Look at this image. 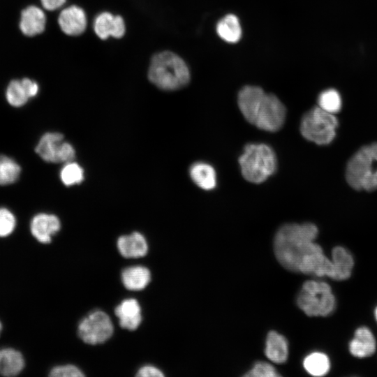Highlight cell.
<instances>
[{"instance_id": "cell-30", "label": "cell", "mask_w": 377, "mask_h": 377, "mask_svg": "<svg viewBox=\"0 0 377 377\" xmlns=\"http://www.w3.org/2000/svg\"><path fill=\"white\" fill-rule=\"evenodd\" d=\"M244 376L278 377L280 376V375L272 364L265 362H258L251 370L244 375Z\"/></svg>"}, {"instance_id": "cell-29", "label": "cell", "mask_w": 377, "mask_h": 377, "mask_svg": "<svg viewBox=\"0 0 377 377\" xmlns=\"http://www.w3.org/2000/svg\"><path fill=\"white\" fill-rule=\"evenodd\" d=\"M16 226V219L8 209L0 207V237L10 235Z\"/></svg>"}, {"instance_id": "cell-2", "label": "cell", "mask_w": 377, "mask_h": 377, "mask_svg": "<svg viewBox=\"0 0 377 377\" xmlns=\"http://www.w3.org/2000/svg\"><path fill=\"white\" fill-rule=\"evenodd\" d=\"M237 103L245 119L260 129L277 131L285 121L286 110L283 103L260 87H243L238 93Z\"/></svg>"}, {"instance_id": "cell-4", "label": "cell", "mask_w": 377, "mask_h": 377, "mask_svg": "<svg viewBox=\"0 0 377 377\" xmlns=\"http://www.w3.org/2000/svg\"><path fill=\"white\" fill-rule=\"evenodd\" d=\"M346 177L354 189H377V142L365 145L353 154L347 164Z\"/></svg>"}, {"instance_id": "cell-25", "label": "cell", "mask_w": 377, "mask_h": 377, "mask_svg": "<svg viewBox=\"0 0 377 377\" xmlns=\"http://www.w3.org/2000/svg\"><path fill=\"white\" fill-rule=\"evenodd\" d=\"M21 168L13 158L0 155V186L15 183L20 177Z\"/></svg>"}, {"instance_id": "cell-36", "label": "cell", "mask_w": 377, "mask_h": 377, "mask_svg": "<svg viewBox=\"0 0 377 377\" xmlns=\"http://www.w3.org/2000/svg\"><path fill=\"white\" fill-rule=\"evenodd\" d=\"M1 330H2V324L0 322V334L1 332Z\"/></svg>"}, {"instance_id": "cell-28", "label": "cell", "mask_w": 377, "mask_h": 377, "mask_svg": "<svg viewBox=\"0 0 377 377\" xmlns=\"http://www.w3.org/2000/svg\"><path fill=\"white\" fill-rule=\"evenodd\" d=\"M318 101L321 109L333 114L338 112L341 107L340 95L332 89L323 91L320 94Z\"/></svg>"}, {"instance_id": "cell-17", "label": "cell", "mask_w": 377, "mask_h": 377, "mask_svg": "<svg viewBox=\"0 0 377 377\" xmlns=\"http://www.w3.org/2000/svg\"><path fill=\"white\" fill-rule=\"evenodd\" d=\"M376 349V341L372 332L367 327L357 328L349 343L351 355L358 358L367 357L371 356Z\"/></svg>"}, {"instance_id": "cell-27", "label": "cell", "mask_w": 377, "mask_h": 377, "mask_svg": "<svg viewBox=\"0 0 377 377\" xmlns=\"http://www.w3.org/2000/svg\"><path fill=\"white\" fill-rule=\"evenodd\" d=\"M60 179L66 186L80 184L84 179V170L73 161L65 163L60 171Z\"/></svg>"}, {"instance_id": "cell-5", "label": "cell", "mask_w": 377, "mask_h": 377, "mask_svg": "<svg viewBox=\"0 0 377 377\" xmlns=\"http://www.w3.org/2000/svg\"><path fill=\"white\" fill-rule=\"evenodd\" d=\"M239 163L245 179L260 184L275 172L276 157L273 149L265 144H248L239 158Z\"/></svg>"}, {"instance_id": "cell-22", "label": "cell", "mask_w": 377, "mask_h": 377, "mask_svg": "<svg viewBox=\"0 0 377 377\" xmlns=\"http://www.w3.org/2000/svg\"><path fill=\"white\" fill-rule=\"evenodd\" d=\"M332 261L334 266L332 279L343 281L348 279L354 266L351 253L342 246H336L332 251Z\"/></svg>"}, {"instance_id": "cell-16", "label": "cell", "mask_w": 377, "mask_h": 377, "mask_svg": "<svg viewBox=\"0 0 377 377\" xmlns=\"http://www.w3.org/2000/svg\"><path fill=\"white\" fill-rule=\"evenodd\" d=\"M46 26V16L43 10L36 6H29L21 13L20 28L27 36H34L44 31Z\"/></svg>"}, {"instance_id": "cell-23", "label": "cell", "mask_w": 377, "mask_h": 377, "mask_svg": "<svg viewBox=\"0 0 377 377\" xmlns=\"http://www.w3.org/2000/svg\"><path fill=\"white\" fill-rule=\"evenodd\" d=\"M191 178L200 188L212 190L216 185V175L214 168L205 163H193L189 170Z\"/></svg>"}, {"instance_id": "cell-26", "label": "cell", "mask_w": 377, "mask_h": 377, "mask_svg": "<svg viewBox=\"0 0 377 377\" xmlns=\"http://www.w3.org/2000/svg\"><path fill=\"white\" fill-rule=\"evenodd\" d=\"M6 98L8 103L15 108L25 105L30 98L22 80H12L6 91Z\"/></svg>"}, {"instance_id": "cell-12", "label": "cell", "mask_w": 377, "mask_h": 377, "mask_svg": "<svg viewBox=\"0 0 377 377\" xmlns=\"http://www.w3.org/2000/svg\"><path fill=\"white\" fill-rule=\"evenodd\" d=\"M60 228L59 219L54 214L47 213L36 214L30 223V230L32 235L43 244L50 243L52 236L59 231Z\"/></svg>"}, {"instance_id": "cell-7", "label": "cell", "mask_w": 377, "mask_h": 377, "mask_svg": "<svg viewBox=\"0 0 377 377\" xmlns=\"http://www.w3.org/2000/svg\"><path fill=\"white\" fill-rule=\"evenodd\" d=\"M337 119L320 107H315L303 116L300 131L304 138L319 145L330 143L336 135Z\"/></svg>"}, {"instance_id": "cell-31", "label": "cell", "mask_w": 377, "mask_h": 377, "mask_svg": "<svg viewBox=\"0 0 377 377\" xmlns=\"http://www.w3.org/2000/svg\"><path fill=\"white\" fill-rule=\"evenodd\" d=\"M52 377H83L84 374L80 369L73 364H63L53 367L50 372Z\"/></svg>"}, {"instance_id": "cell-19", "label": "cell", "mask_w": 377, "mask_h": 377, "mask_svg": "<svg viewBox=\"0 0 377 377\" xmlns=\"http://www.w3.org/2000/svg\"><path fill=\"white\" fill-rule=\"evenodd\" d=\"M216 32L226 43H238L242 36V28L238 17L232 13L224 15L217 22Z\"/></svg>"}, {"instance_id": "cell-18", "label": "cell", "mask_w": 377, "mask_h": 377, "mask_svg": "<svg viewBox=\"0 0 377 377\" xmlns=\"http://www.w3.org/2000/svg\"><path fill=\"white\" fill-rule=\"evenodd\" d=\"M121 279L124 287L130 290H142L151 281L149 269L142 265L131 266L125 268L121 274Z\"/></svg>"}, {"instance_id": "cell-1", "label": "cell", "mask_w": 377, "mask_h": 377, "mask_svg": "<svg viewBox=\"0 0 377 377\" xmlns=\"http://www.w3.org/2000/svg\"><path fill=\"white\" fill-rule=\"evenodd\" d=\"M318 230L311 223H286L276 232L274 239V251L278 262L286 269L298 272L305 257L323 251L314 242Z\"/></svg>"}, {"instance_id": "cell-34", "label": "cell", "mask_w": 377, "mask_h": 377, "mask_svg": "<svg viewBox=\"0 0 377 377\" xmlns=\"http://www.w3.org/2000/svg\"><path fill=\"white\" fill-rule=\"evenodd\" d=\"M40 2L44 8L52 11L61 8L66 0H40Z\"/></svg>"}, {"instance_id": "cell-3", "label": "cell", "mask_w": 377, "mask_h": 377, "mask_svg": "<svg viewBox=\"0 0 377 377\" xmlns=\"http://www.w3.org/2000/svg\"><path fill=\"white\" fill-rule=\"evenodd\" d=\"M149 80L163 91H175L186 86L191 80L190 69L177 54L163 50L151 58L147 73Z\"/></svg>"}, {"instance_id": "cell-13", "label": "cell", "mask_w": 377, "mask_h": 377, "mask_svg": "<svg viewBox=\"0 0 377 377\" xmlns=\"http://www.w3.org/2000/svg\"><path fill=\"white\" fill-rule=\"evenodd\" d=\"M114 313L120 326L130 331L135 330L142 320L141 306L134 298L122 300L115 307Z\"/></svg>"}, {"instance_id": "cell-32", "label": "cell", "mask_w": 377, "mask_h": 377, "mask_svg": "<svg viewBox=\"0 0 377 377\" xmlns=\"http://www.w3.org/2000/svg\"><path fill=\"white\" fill-rule=\"evenodd\" d=\"M136 376L139 377H163L164 374L158 368L153 365H145L141 367L138 372Z\"/></svg>"}, {"instance_id": "cell-10", "label": "cell", "mask_w": 377, "mask_h": 377, "mask_svg": "<svg viewBox=\"0 0 377 377\" xmlns=\"http://www.w3.org/2000/svg\"><path fill=\"white\" fill-rule=\"evenodd\" d=\"M93 29L101 40H105L110 37L116 39L124 36L126 31V22L120 15H113L109 11L98 13L93 21Z\"/></svg>"}, {"instance_id": "cell-11", "label": "cell", "mask_w": 377, "mask_h": 377, "mask_svg": "<svg viewBox=\"0 0 377 377\" xmlns=\"http://www.w3.org/2000/svg\"><path fill=\"white\" fill-rule=\"evenodd\" d=\"M58 24L66 35L80 36L85 31L87 27V14L84 10L77 5L69 6L60 12Z\"/></svg>"}, {"instance_id": "cell-6", "label": "cell", "mask_w": 377, "mask_h": 377, "mask_svg": "<svg viewBox=\"0 0 377 377\" xmlns=\"http://www.w3.org/2000/svg\"><path fill=\"white\" fill-rule=\"evenodd\" d=\"M297 304L308 316H327L335 309L336 299L328 283L309 280L302 286Z\"/></svg>"}, {"instance_id": "cell-9", "label": "cell", "mask_w": 377, "mask_h": 377, "mask_svg": "<svg viewBox=\"0 0 377 377\" xmlns=\"http://www.w3.org/2000/svg\"><path fill=\"white\" fill-rule=\"evenodd\" d=\"M35 151L48 163H67L73 161L75 156L74 147L64 141V135L57 132H47L40 138Z\"/></svg>"}, {"instance_id": "cell-33", "label": "cell", "mask_w": 377, "mask_h": 377, "mask_svg": "<svg viewBox=\"0 0 377 377\" xmlns=\"http://www.w3.org/2000/svg\"><path fill=\"white\" fill-rule=\"evenodd\" d=\"M22 82L26 87L30 98L35 97L39 91L38 83L29 78H23Z\"/></svg>"}, {"instance_id": "cell-24", "label": "cell", "mask_w": 377, "mask_h": 377, "mask_svg": "<svg viewBox=\"0 0 377 377\" xmlns=\"http://www.w3.org/2000/svg\"><path fill=\"white\" fill-rule=\"evenodd\" d=\"M303 366L306 372L311 376H323L330 371V362L325 353L314 352L304 358Z\"/></svg>"}, {"instance_id": "cell-15", "label": "cell", "mask_w": 377, "mask_h": 377, "mask_svg": "<svg viewBox=\"0 0 377 377\" xmlns=\"http://www.w3.org/2000/svg\"><path fill=\"white\" fill-rule=\"evenodd\" d=\"M334 272V266L332 260L325 256L323 251H319L305 257L300 265L298 272L332 279Z\"/></svg>"}, {"instance_id": "cell-8", "label": "cell", "mask_w": 377, "mask_h": 377, "mask_svg": "<svg viewBox=\"0 0 377 377\" xmlns=\"http://www.w3.org/2000/svg\"><path fill=\"white\" fill-rule=\"evenodd\" d=\"M114 326L110 317L101 310H95L79 323L77 334L86 343L97 345L105 343L112 336Z\"/></svg>"}, {"instance_id": "cell-35", "label": "cell", "mask_w": 377, "mask_h": 377, "mask_svg": "<svg viewBox=\"0 0 377 377\" xmlns=\"http://www.w3.org/2000/svg\"><path fill=\"white\" fill-rule=\"evenodd\" d=\"M374 316H375L376 320L377 322V306L376 307V309L374 310Z\"/></svg>"}, {"instance_id": "cell-21", "label": "cell", "mask_w": 377, "mask_h": 377, "mask_svg": "<svg viewBox=\"0 0 377 377\" xmlns=\"http://www.w3.org/2000/svg\"><path fill=\"white\" fill-rule=\"evenodd\" d=\"M265 353L274 363L281 364L287 360L288 346L286 339L275 331H270L266 338Z\"/></svg>"}, {"instance_id": "cell-20", "label": "cell", "mask_w": 377, "mask_h": 377, "mask_svg": "<svg viewBox=\"0 0 377 377\" xmlns=\"http://www.w3.org/2000/svg\"><path fill=\"white\" fill-rule=\"evenodd\" d=\"M25 366L22 354L11 348L0 349V375L15 376L21 373Z\"/></svg>"}, {"instance_id": "cell-14", "label": "cell", "mask_w": 377, "mask_h": 377, "mask_svg": "<svg viewBox=\"0 0 377 377\" xmlns=\"http://www.w3.org/2000/svg\"><path fill=\"white\" fill-rule=\"evenodd\" d=\"M119 253L126 258H138L147 255L148 243L145 236L139 232L120 236L117 241Z\"/></svg>"}]
</instances>
